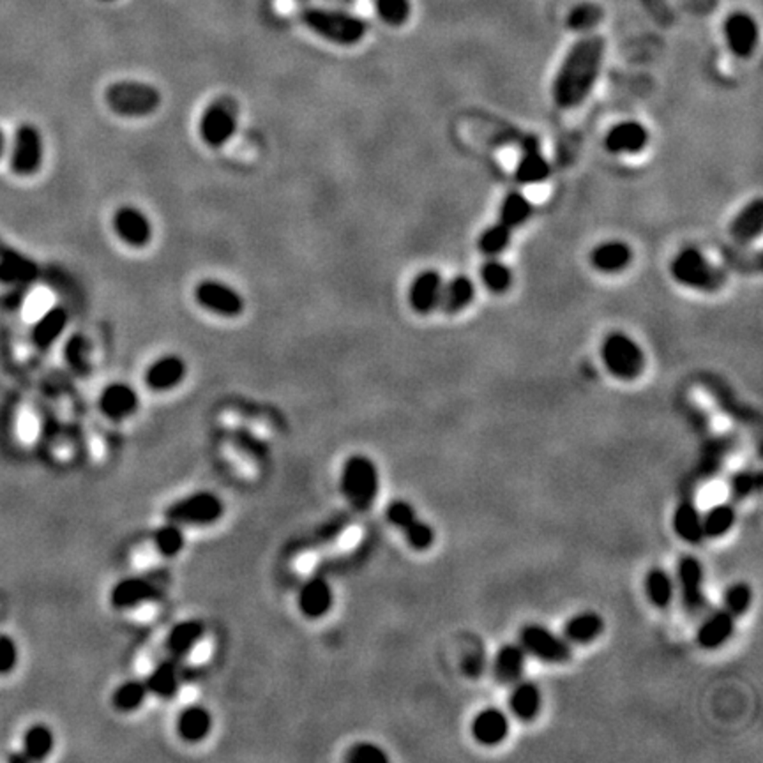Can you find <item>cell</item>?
Here are the masks:
<instances>
[{
  "instance_id": "30bf717a",
  "label": "cell",
  "mask_w": 763,
  "mask_h": 763,
  "mask_svg": "<svg viewBox=\"0 0 763 763\" xmlns=\"http://www.w3.org/2000/svg\"><path fill=\"white\" fill-rule=\"evenodd\" d=\"M193 297L200 308L223 318H237L246 309L245 295L232 284L214 277L199 281Z\"/></svg>"
},
{
  "instance_id": "277c9868",
  "label": "cell",
  "mask_w": 763,
  "mask_h": 763,
  "mask_svg": "<svg viewBox=\"0 0 763 763\" xmlns=\"http://www.w3.org/2000/svg\"><path fill=\"white\" fill-rule=\"evenodd\" d=\"M300 18L304 25L318 37L339 46H354L362 41L368 32L364 19L345 11L308 7L300 12Z\"/></svg>"
},
{
  "instance_id": "9a60e30c",
  "label": "cell",
  "mask_w": 763,
  "mask_h": 763,
  "mask_svg": "<svg viewBox=\"0 0 763 763\" xmlns=\"http://www.w3.org/2000/svg\"><path fill=\"white\" fill-rule=\"evenodd\" d=\"M677 578H679L682 606L689 615H700L707 606V599L704 592L702 562L693 555L682 557L677 564Z\"/></svg>"
},
{
  "instance_id": "4316f807",
  "label": "cell",
  "mask_w": 763,
  "mask_h": 763,
  "mask_svg": "<svg viewBox=\"0 0 763 763\" xmlns=\"http://www.w3.org/2000/svg\"><path fill=\"white\" fill-rule=\"evenodd\" d=\"M542 707V695L539 686L530 681L519 679L512 684V691L509 695V709L514 718L523 723L533 721Z\"/></svg>"
},
{
  "instance_id": "836d02e7",
  "label": "cell",
  "mask_w": 763,
  "mask_h": 763,
  "mask_svg": "<svg viewBox=\"0 0 763 763\" xmlns=\"http://www.w3.org/2000/svg\"><path fill=\"white\" fill-rule=\"evenodd\" d=\"M604 631V620L596 611H580L572 615L564 626V638L569 643L587 645L601 636Z\"/></svg>"
},
{
  "instance_id": "ffe728a7",
  "label": "cell",
  "mask_w": 763,
  "mask_h": 763,
  "mask_svg": "<svg viewBox=\"0 0 763 763\" xmlns=\"http://www.w3.org/2000/svg\"><path fill=\"white\" fill-rule=\"evenodd\" d=\"M509 730L510 725L506 712L495 707H488L478 712L471 725V732L476 743L488 748L502 744L508 739Z\"/></svg>"
},
{
  "instance_id": "7a4b0ae2",
  "label": "cell",
  "mask_w": 763,
  "mask_h": 763,
  "mask_svg": "<svg viewBox=\"0 0 763 763\" xmlns=\"http://www.w3.org/2000/svg\"><path fill=\"white\" fill-rule=\"evenodd\" d=\"M339 490L348 506L357 512H368L380 492V474L377 463L366 455H352L343 462Z\"/></svg>"
},
{
  "instance_id": "f1b7e54d",
  "label": "cell",
  "mask_w": 763,
  "mask_h": 763,
  "mask_svg": "<svg viewBox=\"0 0 763 763\" xmlns=\"http://www.w3.org/2000/svg\"><path fill=\"white\" fill-rule=\"evenodd\" d=\"M549 175V165L539 151L537 140L528 138L523 147V154L518 161L514 177L519 184H535L546 181Z\"/></svg>"
},
{
  "instance_id": "f35d334b",
  "label": "cell",
  "mask_w": 763,
  "mask_h": 763,
  "mask_svg": "<svg viewBox=\"0 0 763 763\" xmlns=\"http://www.w3.org/2000/svg\"><path fill=\"white\" fill-rule=\"evenodd\" d=\"M152 542L158 553L165 558H175L179 557L186 548V533L184 526L167 521L165 525L158 526L152 533Z\"/></svg>"
},
{
  "instance_id": "7c38bea8",
  "label": "cell",
  "mask_w": 763,
  "mask_h": 763,
  "mask_svg": "<svg viewBox=\"0 0 763 763\" xmlns=\"http://www.w3.org/2000/svg\"><path fill=\"white\" fill-rule=\"evenodd\" d=\"M44 158V142L39 129L34 124H21L12 140L11 149V170L19 177L34 175Z\"/></svg>"
},
{
  "instance_id": "ee69618b",
  "label": "cell",
  "mask_w": 763,
  "mask_h": 763,
  "mask_svg": "<svg viewBox=\"0 0 763 763\" xmlns=\"http://www.w3.org/2000/svg\"><path fill=\"white\" fill-rule=\"evenodd\" d=\"M751 603H753V590L744 581H737L725 590L723 608L730 611L734 617L744 615L750 610Z\"/></svg>"
},
{
  "instance_id": "8fae6325",
  "label": "cell",
  "mask_w": 763,
  "mask_h": 763,
  "mask_svg": "<svg viewBox=\"0 0 763 763\" xmlns=\"http://www.w3.org/2000/svg\"><path fill=\"white\" fill-rule=\"evenodd\" d=\"M385 518L405 535V541L412 549L424 551L435 542L433 526L417 516L410 502L403 499L389 502L385 508Z\"/></svg>"
},
{
  "instance_id": "ba28073f",
  "label": "cell",
  "mask_w": 763,
  "mask_h": 763,
  "mask_svg": "<svg viewBox=\"0 0 763 763\" xmlns=\"http://www.w3.org/2000/svg\"><path fill=\"white\" fill-rule=\"evenodd\" d=\"M225 514V502L214 492H195L175 502L167 510V521L177 523L181 526H209L220 521Z\"/></svg>"
},
{
  "instance_id": "4dcf8cb0",
  "label": "cell",
  "mask_w": 763,
  "mask_h": 763,
  "mask_svg": "<svg viewBox=\"0 0 763 763\" xmlns=\"http://www.w3.org/2000/svg\"><path fill=\"white\" fill-rule=\"evenodd\" d=\"M633 260L631 248L622 241H608L596 246L590 253V263L603 274H617Z\"/></svg>"
},
{
  "instance_id": "681fc988",
  "label": "cell",
  "mask_w": 763,
  "mask_h": 763,
  "mask_svg": "<svg viewBox=\"0 0 763 763\" xmlns=\"http://www.w3.org/2000/svg\"><path fill=\"white\" fill-rule=\"evenodd\" d=\"M19 661V649L14 638L0 635V677L11 675Z\"/></svg>"
},
{
  "instance_id": "7dc6e473",
  "label": "cell",
  "mask_w": 763,
  "mask_h": 763,
  "mask_svg": "<svg viewBox=\"0 0 763 763\" xmlns=\"http://www.w3.org/2000/svg\"><path fill=\"white\" fill-rule=\"evenodd\" d=\"M760 479H762L760 474L751 472V471H741V472L734 474L730 479L732 497L737 501L750 497L753 492H757L760 488Z\"/></svg>"
},
{
  "instance_id": "6da1fadb",
  "label": "cell",
  "mask_w": 763,
  "mask_h": 763,
  "mask_svg": "<svg viewBox=\"0 0 763 763\" xmlns=\"http://www.w3.org/2000/svg\"><path fill=\"white\" fill-rule=\"evenodd\" d=\"M604 57V39L587 35L567 51L553 80L551 94L557 106L569 110L580 106L597 82Z\"/></svg>"
},
{
  "instance_id": "7bdbcfd3",
  "label": "cell",
  "mask_w": 763,
  "mask_h": 763,
  "mask_svg": "<svg viewBox=\"0 0 763 763\" xmlns=\"http://www.w3.org/2000/svg\"><path fill=\"white\" fill-rule=\"evenodd\" d=\"M510 237H512V230L499 222V223L488 227L479 236L478 246H479V250L483 253L488 254V256H497V254H501L502 252L508 250V246L510 245Z\"/></svg>"
},
{
  "instance_id": "f546056e",
  "label": "cell",
  "mask_w": 763,
  "mask_h": 763,
  "mask_svg": "<svg viewBox=\"0 0 763 763\" xmlns=\"http://www.w3.org/2000/svg\"><path fill=\"white\" fill-rule=\"evenodd\" d=\"M55 750V734L44 723L30 725L21 736V753L27 762H44Z\"/></svg>"
},
{
  "instance_id": "c3c4849f",
  "label": "cell",
  "mask_w": 763,
  "mask_h": 763,
  "mask_svg": "<svg viewBox=\"0 0 763 763\" xmlns=\"http://www.w3.org/2000/svg\"><path fill=\"white\" fill-rule=\"evenodd\" d=\"M66 359L69 362V366L78 371V373H89V343L85 341V338L74 336L67 346H66Z\"/></svg>"
},
{
  "instance_id": "8d00e7d4",
  "label": "cell",
  "mask_w": 763,
  "mask_h": 763,
  "mask_svg": "<svg viewBox=\"0 0 763 763\" xmlns=\"http://www.w3.org/2000/svg\"><path fill=\"white\" fill-rule=\"evenodd\" d=\"M149 697L151 695L145 681L129 679L115 688L112 695V707L121 714H133L142 709Z\"/></svg>"
},
{
  "instance_id": "7402d4cb",
  "label": "cell",
  "mask_w": 763,
  "mask_h": 763,
  "mask_svg": "<svg viewBox=\"0 0 763 763\" xmlns=\"http://www.w3.org/2000/svg\"><path fill=\"white\" fill-rule=\"evenodd\" d=\"M649 144V133L643 124L636 121H624L615 124L604 138V145L613 154H636Z\"/></svg>"
},
{
  "instance_id": "f907efd6",
  "label": "cell",
  "mask_w": 763,
  "mask_h": 763,
  "mask_svg": "<svg viewBox=\"0 0 763 763\" xmlns=\"http://www.w3.org/2000/svg\"><path fill=\"white\" fill-rule=\"evenodd\" d=\"M601 19V11L596 5H580L578 9L572 11L571 18H569V25L572 27V30H587L590 27H594L597 21Z\"/></svg>"
},
{
  "instance_id": "d590c367",
  "label": "cell",
  "mask_w": 763,
  "mask_h": 763,
  "mask_svg": "<svg viewBox=\"0 0 763 763\" xmlns=\"http://www.w3.org/2000/svg\"><path fill=\"white\" fill-rule=\"evenodd\" d=\"M673 530L675 533L689 542V544H698L705 539L704 533V519H702V512L698 508L691 502V501H682L675 512H673Z\"/></svg>"
},
{
  "instance_id": "d6986e66",
  "label": "cell",
  "mask_w": 763,
  "mask_h": 763,
  "mask_svg": "<svg viewBox=\"0 0 763 763\" xmlns=\"http://www.w3.org/2000/svg\"><path fill=\"white\" fill-rule=\"evenodd\" d=\"M444 279L437 270H423L409 288V302L419 315H428L440 306Z\"/></svg>"
},
{
  "instance_id": "d6a6232c",
  "label": "cell",
  "mask_w": 763,
  "mask_h": 763,
  "mask_svg": "<svg viewBox=\"0 0 763 763\" xmlns=\"http://www.w3.org/2000/svg\"><path fill=\"white\" fill-rule=\"evenodd\" d=\"M67 325V313L62 306L50 308L32 327L30 338L34 346L39 350H48L64 332Z\"/></svg>"
},
{
  "instance_id": "603a6c76",
  "label": "cell",
  "mask_w": 763,
  "mask_h": 763,
  "mask_svg": "<svg viewBox=\"0 0 763 763\" xmlns=\"http://www.w3.org/2000/svg\"><path fill=\"white\" fill-rule=\"evenodd\" d=\"M204 633H206V626L199 619H186L174 624L165 638V647L168 650V656L179 661L188 658L204 638Z\"/></svg>"
},
{
  "instance_id": "ab89813d",
  "label": "cell",
  "mask_w": 763,
  "mask_h": 763,
  "mask_svg": "<svg viewBox=\"0 0 763 763\" xmlns=\"http://www.w3.org/2000/svg\"><path fill=\"white\" fill-rule=\"evenodd\" d=\"M702 519H704L705 537L720 539L734 528L737 521V512L732 504L725 502V504L712 506L705 514H702Z\"/></svg>"
},
{
  "instance_id": "db71d44e",
  "label": "cell",
  "mask_w": 763,
  "mask_h": 763,
  "mask_svg": "<svg viewBox=\"0 0 763 763\" xmlns=\"http://www.w3.org/2000/svg\"><path fill=\"white\" fill-rule=\"evenodd\" d=\"M4 151H5V135H4V131L0 129V158H2Z\"/></svg>"
},
{
  "instance_id": "816d5d0a",
  "label": "cell",
  "mask_w": 763,
  "mask_h": 763,
  "mask_svg": "<svg viewBox=\"0 0 763 763\" xmlns=\"http://www.w3.org/2000/svg\"><path fill=\"white\" fill-rule=\"evenodd\" d=\"M485 668H487V661H485V654L483 652H474V654L465 656V659H463V672L469 677H472V679L479 677L485 672Z\"/></svg>"
},
{
  "instance_id": "484cf974",
  "label": "cell",
  "mask_w": 763,
  "mask_h": 763,
  "mask_svg": "<svg viewBox=\"0 0 763 763\" xmlns=\"http://www.w3.org/2000/svg\"><path fill=\"white\" fill-rule=\"evenodd\" d=\"M179 659L168 656L154 666V670L145 679L149 695L160 700H174L181 689V668Z\"/></svg>"
},
{
  "instance_id": "83f0119b",
  "label": "cell",
  "mask_w": 763,
  "mask_h": 763,
  "mask_svg": "<svg viewBox=\"0 0 763 763\" xmlns=\"http://www.w3.org/2000/svg\"><path fill=\"white\" fill-rule=\"evenodd\" d=\"M526 665V652L519 643L502 645L494 659V677L502 686H512L523 679Z\"/></svg>"
},
{
  "instance_id": "cb8c5ba5",
  "label": "cell",
  "mask_w": 763,
  "mask_h": 763,
  "mask_svg": "<svg viewBox=\"0 0 763 763\" xmlns=\"http://www.w3.org/2000/svg\"><path fill=\"white\" fill-rule=\"evenodd\" d=\"M725 35L736 55L750 57L759 41V28L750 14L736 12L725 23Z\"/></svg>"
},
{
  "instance_id": "74e56055",
  "label": "cell",
  "mask_w": 763,
  "mask_h": 763,
  "mask_svg": "<svg viewBox=\"0 0 763 763\" xmlns=\"http://www.w3.org/2000/svg\"><path fill=\"white\" fill-rule=\"evenodd\" d=\"M643 585H645V594L649 601L656 608H668L670 603L673 601V594H675L673 578L665 569L652 567L645 574Z\"/></svg>"
},
{
  "instance_id": "5bb4252c",
  "label": "cell",
  "mask_w": 763,
  "mask_h": 763,
  "mask_svg": "<svg viewBox=\"0 0 763 763\" xmlns=\"http://www.w3.org/2000/svg\"><path fill=\"white\" fill-rule=\"evenodd\" d=\"M160 597H161L160 585L147 576L122 578L110 588V596H108L110 604L121 611L135 610Z\"/></svg>"
},
{
  "instance_id": "8992f818",
  "label": "cell",
  "mask_w": 763,
  "mask_h": 763,
  "mask_svg": "<svg viewBox=\"0 0 763 763\" xmlns=\"http://www.w3.org/2000/svg\"><path fill=\"white\" fill-rule=\"evenodd\" d=\"M239 126V105L232 96L213 99L202 112L199 121V135L211 149L225 147Z\"/></svg>"
},
{
  "instance_id": "52a82bcc",
  "label": "cell",
  "mask_w": 763,
  "mask_h": 763,
  "mask_svg": "<svg viewBox=\"0 0 763 763\" xmlns=\"http://www.w3.org/2000/svg\"><path fill=\"white\" fill-rule=\"evenodd\" d=\"M604 368L620 380H635L645 370V354L642 346L624 332H611L601 345Z\"/></svg>"
},
{
  "instance_id": "2e32d148",
  "label": "cell",
  "mask_w": 763,
  "mask_h": 763,
  "mask_svg": "<svg viewBox=\"0 0 763 763\" xmlns=\"http://www.w3.org/2000/svg\"><path fill=\"white\" fill-rule=\"evenodd\" d=\"M334 606V590L327 578H308L297 594V610L308 620H320L331 613Z\"/></svg>"
},
{
  "instance_id": "44dd1931",
  "label": "cell",
  "mask_w": 763,
  "mask_h": 763,
  "mask_svg": "<svg viewBox=\"0 0 763 763\" xmlns=\"http://www.w3.org/2000/svg\"><path fill=\"white\" fill-rule=\"evenodd\" d=\"M213 714L204 705H190L183 709L175 720V730L183 743L200 744L213 732Z\"/></svg>"
},
{
  "instance_id": "9c48e42d",
  "label": "cell",
  "mask_w": 763,
  "mask_h": 763,
  "mask_svg": "<svg viewBox=\"0 0 763 763\" xmlns=\"http://www.w3.org/2000/svg\"><path fill=\"white\" fill-rule=\"evenodd\" d=\"M518 643L526 656L549 665L567 663L572 656L571 643L542 624H525L518 633Z\"/></svg>"
},
{
  "instance_id": "d4e9b609",
  "label": "cell",
  "mask_w": 763,
  "mask_h": 763,
  "mask_svg": "<svg viewBox=\"0 0 763 763\" xmlns=\"http://www.w3.org/2000/svg\"><path fill=\"white\" fill-rule=\"evenodd\" d=\"M734 631H736V617L725 608H721L709 613L704 619V622L698 627L697 640L700 647L707 650H714L725 645L732 638Z\"/></svg>"
},
{
  "instance_id": "e575fe53",
  "label": "cell",
  "mask_w": 763,
  "mask_h": 763,
  "mask_svg": "<svg viewBox=\"0 0 763 763\" xmlns=\"http://www.w3.org/2000/svg\"><path fill=\"white\" fill-rule=\"evenodd\" d=\"M476 297V286L474 281L469 276H455L448 283H444L440 308L448 315H456L469 308L474 302Z\"/></svg>"
},
{
  "instance_id": "1f68e13d",
  "label": "cell",
  "mask_w": 763,
  "mask_h": 763,
  "mask_svg": "<svg viewBox=\"0 0 763 763\" xmlns=\"http://www.w3.org/2000/svg\"><path fill=\"white\" fill-rule=\"evenodd\" d=\"M763 229V204L760 199L750 202L730 223V236L741 245H750L760 237Z\"/></svg>"
},
{
  "instance_id": "3957f363",
  "label": "cell",
  "mask_w": 763,
  "mask_h": 763,
  "mask_svg": "<svg viewBox=\"0 0 763 763\" xmlns=\"http://www.w3.org/2000/svg\"><path fill=\"white\" fill-rule=\"evenodd\" d=\"M105 103L112 113L126 119L149 117L163 103L161 90L140 80H117L105 90Z\"/></svg>"
},
{
  "instance_id": "f6af8a7d",
  "label": "cell",
  "mask_w": 763,
  "mask_h": 763,
  "mask_svg": "<svg viewBox=\"0 0 763 763\" xmlns=\"http://www.w3.org/2000/svg\"><path fill=\"white\" fill-rule=\"evenodd\" d=\"M345 762L348 763H387L389 755L384 751V748L373 744V743H357L354 744L346 755Z\"/></svg>"
},
{
  "instance_id": "e0dca14e",
  "label": "cell",
  "mask_w": 763,
  "mask_h": 763,
  "mask_svg": "<svg viewBox=\"0 0 763 763\" xmlns=\"http://www.w3.org/2000/svg\"><path fill=\"white\" fill-rule=\"evenodd\" d=\"M97 407L106 419L122 423L138 412L140 396L133 385L126 382H112L101 391Z\"/></svg>"
},
{
  "instance_id": "4fadbf2b",
  "label": "cell",
  "mask_w": 763,
  "mask_h": 763,
  "mask_svg": "<svg viewBox=\"0 0 763 763\" xmlns=\"http://www.w3.org/2000/svg\"><path fill=\"white\" fill-rule=\"evenodd\" d=\"M112 227L117 237L129 248L142 250L151 245L154 229L151 218L136 206H121L112 218Z\"/></svg>"
},
{
  "instance_id": "60d3db41",
  "label": "cell",
  "mask_w": 763,
  "mask_h": 763,
  "mask_svg": "<svg viewBox=\"0 0 763 763\" xmlns=\"http://www.w3.org/2000/svg\"><path fill=\"white\" fill-rule=\"evenodd\" d=\"M532 214V204L528 202V199L523 193L518 191H510L502 204H501V223L509 227L510 230L518 229L519 225H523Z\"/></svg>"
},
{
  "instance_id": "b9f144b4",
  "label": "cell",
  "mask_w": 763,
  "mask_h": 763,
  "mask_svg": "<svg viewBox=\"0 0 763 763\" xmlns=\"http://www.w3.org/2000/svg\"><path fill=\"white\" fill-rule=\"evenodd\" d=\"M479 274H481L483 284L494 293H502L512 284V270L495 256H492L488 261L483 263Z\"/></svg>"
},
{
  "instance_id": "11a10c76",
  "label": "cell",
  "mask_w": 763,
  "mask_h": 763,
  "mask_svg": "<svg viewBox=\"0 0 763 763\" xmlns=\"http://www.w3.org/2000/svg\"><path fill=\"white\" fill-rule=\"evenodd\" d=\"M103 2H112V0H103Z\"/></svg>"
},
{
  "instance_id": "bcb514c9",
  "label": "cell",
  "mask_w": 763,
  "mask_h": 763,
  "mask_svg": "<svg viewBox=\"0 0 763 763\" xmlns=\"http://www.w3.org/2000/svg\"><path fill=\"white\" fill-rule=\"evenodd\" d=\"M377 14L389 25H401L410 16L409 0H377Z\"/></svg>"
},
{
  "instance_id": "ac0fdd59",
  "label": "cell",
  "mask_w": 763,
  "mask_h": 763,
  "mask_svg": "<svg viewBox=\"0 0 763 763\" xmlns=\"http://www.w3.org/2000/svg\"><path fill=\"white\" fill-rule=\"evenodd\" d=\"M188 377V362L175 354L158 357L145 370V385L154 393H168L177 389Z\"/></svg>"
},
{
  "instance_id": "5b68a950",
  "label": "cell",
  "mask_w": 763,
  "mask_h": 763,
  "mask_svg": "<svg viewBox=\"0 0 763 763\" xmlns=\"http://www.w3.org/2000/svg\"><path fill=\"white\" fill-rule=\"evenodd\" d=\"M670 272L679 284L700 292H718L727 283V272L697 248H684L675 254Z\"/></svg>"
},
{
  "instance_id": "f5cc1de1",
  "label": "cell",
  "mask_w": 763,
  "mask_h": 763,
  "mask_svg": "<svg viewBox=\"0 0 763 763\" xmlns=\"http://www.w3.org/2000/svg\"><path fill=\"white\" fill-rule=\"evenodd\" d=\"M7 760H9V762H27V759H25V755H23L21 751H19V753H12V755H9V759H7Z\"/></svg>"
}]
</instances>
